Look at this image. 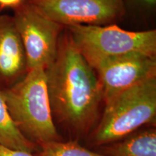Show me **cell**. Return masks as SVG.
<instances>
[{
	"label": "cell",
	"mask_w": 156,
	"mask_h": 156,
	"mask_svg": "<svg viewBox=\"0 0 156 156\" xmlns=\"http://www.w3.org/2000/svg\"><path fill=\"white\" fill-rule=\"evenodd\" d=\"M27 73L25 50L12 17L0 14V90L13 86Z\"/></svg>",
	"instance_id": "8"
},
{
	"label": "cell",
	"mask_w": 156,
	"mask_h": 156,
	"mask_svg": "<svg viewBox=\"0 0 156 156\" xmlns=\"http://www.w3.org/2000/svg\"><path fill=\"white\" fill-rule=\"evenodd\" d=\"M13 10L12 17L22 41L28 71L36 67L46 70L56 57L64 26L43 15L28 0Z\"/></svg>",
	"instance_id": "5"
},
{
	"label": "cell",
	"mask_w": 156,
	"mask_h": 156,
	"mask_svg": "<svg viewBox=\"0 0 156 156\" xmlns=\"http://www.w3.org/2000/svg\"><path fill=\"white\" fill-rule=\"evenodd\" d=\"M96 73L105 103L136 84L156 76V56L130 53L106 58L91 66Z\"/></svg>",
	"instance_id": "7"
},
{
	"label": "cell",
	"mask_w": 156,
	"mask_h": 156,
	"mask_svg": "<svg viewBox=\"0 0 156 156\" xmlns=\"http://www.w3.org/2000/svg\"><path fill=\"white\" fill-rule=\"evenodd\" d=\"M0 144L14 150L36 153L38 147L28 140L20 132L9 114L0 93Z\"/></svg>",
	"instance_id": "10"
},
{
	"label": "cell",
	"mask_w": 156,
	"mask_h": 156,
	"mask_svg": "<svg viewBox=\"0 0 156 156\" xmlns=\"http://www.w3.org/2000/svg\"><path fill=\"white\" fill-rule=\"evenodd\" d=\"M156 76L123 91L104 104L102 115L87 143L102 147L126 137L141 126L155 124Z\"/></svg>",
	"instance_id": "3"
},
{
	"label": "cell",
	"mask_w": 156,
	"mask_h": 156,
	"mask_svg": "<svg viewBox=\"0 0 156 156\" xmlns=\"http://www.w3.org/2000/svg\"><path fill=\"white\" fill-rule=\"evenodd\" d=\"M101 147L107 156H156L155 128L137 130Z\"/></svg>",
	"instance_id": "9"
},
{
	"label": "cell",
	"mask_w": 156,
	"mask_h": 156,
	"mask_svg": "<svg viewBox=\"0 0 156 156\" xmlns=\"http://www.w3.org/2000/svg\"><path fill=\"white\" fill-rule=\"evenodd\" d=\"M0 93L15 125L30 142L38 147L43 142L64 140L52 116L44 69L28 70L21 80Z\"/></svg>",
	"instance_id": "2"
},
{
	"label": "cell",
	"mask_w": 156,
	"mask_h": 156,
	"mask_svg": "<svg viewBox=\"0 0 156 156\" xmlns=\"http://www.w3.org/2000/svg\"><path fill=\"white\" fill-rule=\"evenodd\" d=\"M67 28L74 45L90 66L104 58L130 53L156 56L155 30L129 31L114 24Z\"/></svg>",
	"instance_id": "4"
},
{
	"label": "cell",
	"mask_w": 156,
	"mask_h": 156,
	"mask_svg": "<svg viewBox=\"0 0 156 156\" xmlns=\"http://www.w3.org/2000/svg\"><path fill=\"white\" fill-rule=\"evenodd\" d=\"M25 0H0V9L9 8L15 9L20 5Z\"/></svg>",
	"instance_id": "14"
},
{
	"label": "cell",
	"mask_w": 156,
	"mask_h": 156,
	"mask_svg": "<svg viewBox=\"0 0 156 156\" xmlns=\"http://www.w3.org/2000/svg\"><path fill=\"white\" fill-rule=\"evenodd\" d=\"M36 156H107L91 151L73 140L43 142L38 145Z\"/></svg>",
	"instance_id": "11"
},
{
	"label": "cell",
	"mask_w": 156,
	"mask_h": 156,
	"mask_svg": "<svg viewBox=\"0 0 156 156\" xmlns=\"http://www.w3.org/2000/svg\"><path fill=\"white\" fill-rule=\"evenodd\" d=\"M45 16L64 27L110 25L124 15V0H28Z\"/></svg>",
	"instance_id": "6"
},
{
	"label": "cell",
	"mask_w": 156,
	"mask_h": 156,
	"mask_svg": "<svg viewBox=\"0 0 156 156\" xmlns=\"http://www.w3.org/2000/svg\"><path fill=\"white\" fill-rule=\"evenodd\" d=\"M126 2L145 9H153L156 5V0H124V4Z\"/></svg>",
	"instance_id": "13"
},
{
	"label": "cell",
	"mask_w": 156,
	"mask_h": 156,
	"mask_svg": "<svg viewBox=\"0 0 156 156\" xmlns=\"http://www.w3.org/2000/svg\"><path fill=\"white\" fill-rule=\"evenodd\" d=\"M46 74L55 126H61L67 140L87 138L100 119L104 101L95 70L69 34L59 38L56 57Z\"/></svg>",
	"instance_id": "1"
},
{
	"label": "cell",
	"mask_w": 156,
	"mask_h": 156,
	"mask_svg": "<svg viewBox=\"0 0 156 156\" xmlns=\"http://www.w3.org/2000/svg\"><path fill=\"white\" fill-rule=\"evenodd\" d=\"M0 156H36L35 154L19 150L11 149L0 144Z\"/></svg>",
	"instance_id": "12"
}]
</instances>
